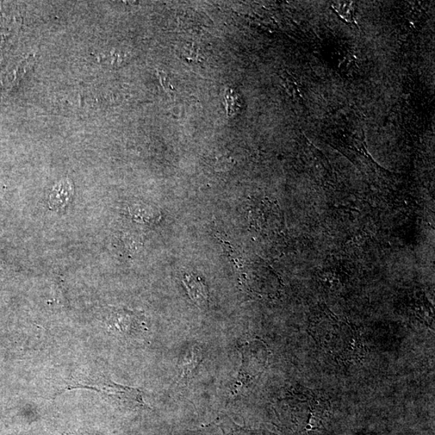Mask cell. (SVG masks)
<instances>
[{
  "label": "cell",
  "instance_id": "cell-1",
  "mask_svg": "<svg viewBox=\"0 0 435 435\" xmlns=\"http://www.w3.org/2000/svg\"><path fill=\"white\" fill-rule=\"evenodd\" d=\"M101 393L106 399L127 408L148 407L143 400L142 393L138 389L123 387L108 381H103L91 385H83Z\"/></svg>",
  "mask_w": 435,
  "mask_h": 435
},
{
  "label": "cell",
  "instance_id": "cell-2",
  "mask_svg": "<svg viewBox=\"0 0 435 435\" xmlns=\"http://www.w3.org/2000/svg\"><path fill=\"white\" fill-rule=\"evenodd\" d=\"M183 283L193 302L198 307L207 308L209 304V291L203 280L191 273L184 276Z\"/></svg>",
  "mask_w": 435,
  "mask_h": 435
},
{
  "label": "cell",
  "instance_id": "cell-3",
  "mask_svg": "<svg viewBox=\"0 0 435 435\" xmlns=\"http://www.w3.org/2000/svg\"><path fill=\"white\" fill-rule=\"evenodd\" d=\"M73 186L69 179H64L56 185L48 196V208L59 211L64 210L72 200Z\"/></svg>",
  "mask_w": 435,
  "mask_h": 435
},
{
  "label": "cell",
  "instance_id": "cell-4",
  "mask_svg": "<svg viewBox=\"0 0 435 435\" xmlns=\"http://www.w3.org/2000/svg\"><path fill=\"white\" fill-rule=\"evenodd\" d=\"M111 319V326L113 330L123 337H132L138 334L142 330L140 319L128 313H117Z\"/></svg>",
  "mask_w": 435,
  "mask_h": 435
},
{
  "label": "cell",
  "instance_id": "cell-5",
  "mask_svg": "<svg viewBox=\"0 0 435 435\" xmlns=\"http://www.w3.org/2000/svg\"><path fill=\"white\" fill-rule=\"evenodd\" d=\"M203 359L202 351L200 347L194 346L185 352L180 363L181 375L179 377V384H188L192 378L193 374L200 364Z\"/></svg>",
  "mask_w": 435,
  "mask_h": 435
},
{
  "label": "cell",
  "instance_id": "cell-6",
  "mask_svg": "<svg viewBox=\"0 0 435 435\" xmlns=\"http://www.w3.org/2000/svg\"><path fill=\"white\" fill-rule=\"evenodd\" d=\"M221 428L223 435H252L250 431H246L245 429L236 426L232 421L222 424Z\"/></svg>",
  "mask_w": 435,
  "mask_h": 435
}]
</instances>
